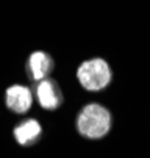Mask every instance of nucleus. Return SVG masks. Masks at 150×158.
Masks as SVG:
<instances>
[{
	"label": "nucleus",
	"instance_id": "4",
	"mask_svg": "<svg viewBox=\"0 0 150 158\" xmlns=\"http://www.w3.org/2000/svg\"><path fill=\"white\" fill-rule=\"evenodd\" d=\"M5 102H6V108L10 111L16 113V114H24L31 106L33 94L28 88H25L22 85H13L6 89Z\"/></svg>",
	"mask_w": 150,
	"mask_h": 158
},
{
	"label": "nucleus",
	"instance_id": "6",
	"mask_svg": "<svg viewBox=\"0 0 150 158\" xmlns=\"http://www.w3.org/2000/svg\"><path fill=\"white\" fill-rule=\"evenodd\" d=\"M41 133H42V127L36 119L22 121L13 130V135L19 146H31L38 143L41 138Z\"/></svg>",
	"mask_w": 150,
	"mask_h": 158
},
{
	"label": "nucleus",
	"instance_id": "2",
	"mask_svg": "<svg viewBox=\"0 0 150 158\" xmlns=\"http://www.w3.org/2000/svg\"><path fill=\"white\" fill-rule=\"evenodd\" d=\"M78 81L88 91H100L111 81V69L102 58H92L80 64L77 71Z\"/></svg>",
	"mask_w": 150,
	"mask_h": 158
},
{
	"label": "nucleus",
	"instance_id": "3",
	"mask_svg": "<svg viewBox=\"0 0 150 158\" xmlns=\"http://www.w3.org/2000/svg\"><path fill=\"white\" fill-rule=\"evenodd\" d=\"M36 99L44 110H56L63 103V93L58 83L52 78H44L36 85Z\"/></svg>",
	"mask_w": 150,
	"mask_h": 158
},
{
	"label": "nucleus",
	"instance_id": "5",
	"mask_svg": "<svg viewBox=\"0 0 150 158\" xmlns=\"http://www.w3.org/2000/svg\"><path fill=\"white\" fill-rule=\"evenodd\" d=\"M53 71V60L46 52H33L27 63V72L31 80L41 81L50 75Z\"/></svg>",
	"mask_w": 150,
	"mask_h": 158
},
{
	"label": "nucleus",
	"instance_id": "1",
	"mask_svg": "<svg viewBox=\"0 0 150 158\" xmlns=\"http://www.w3.org/2000/svg\"><path fill=\"white\" fill-rule=\"evenodd\" d=\"M77 128L84 138L100 139L111 128V113L99 103H89L80 111Z\"/></svg>",
	"mask_w": 150,
	"mask_h": 158
}]
</instances>
